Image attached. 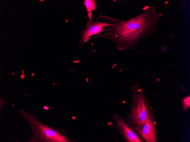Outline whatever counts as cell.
Masks as SVG:
<instances>
[{
  "instance_id": "obj_3",
  "label": "cell",
  "mask_w": 190,
  "mask_h": 142,
  "mask_svg": "<svg viewBox=\"0 0 190 142\" xmlns=\"http://www.w3.org/2000/svg\"><path fill=\"white\" fill-rule=\"evenodd\" d=\"M18 111L31 127L32 136L28 142H69L66 136L58 130L50 128L39 121L34 113H28L20 109Z\"/></svg>"
},
{
  "instance_id": "obj_8",
  "label": "cell",
  "mask_w": 190,
  "mask_h": 142,
  "mask_svg": "<svg viewBox=\"0 0 190 142\" xmlns=\"http://www.w3.org/2000/svg\"><path fill=\"white\" fill-rule=\"evenodd\" d=\"M181 105L182 110L181 113H183L190 108V95L183 97L181 99Z\"/></svg>"
},
{
  "instance_id": "obj_9",
  "label": "cell",
  "mask_w": 190,
  "mask_h": 142,
  "mask_svg": "<svg viewBox=\"0 0 190 142\" xmlns=\"http://www.w3.org/2000/svg\"><path fill=\"white\" fill-rule=\"evenodd\" d=\"M44 108L45 110H48L49 109V108H48L46 106H44Z\"/></svg>"
},
{
  "instance_id": "obj_1",
  "label": "cell",
  "mask_w": 190,
  "mask_h": 142,
  "mask_svg": "<svg viewBox=\"0 0 190 142\" xmlns=\"http://www.w3.org/2000/svg\"><path fill=\"white\" fill-rule=\"evenodd\" d=\"M160 14L154 7L137 16L126 20L115 19L113 24L103 28L102 32L93 38H102L112 41L119 50H132L134 45L154 31Z\"/></svg>"
},
{
  "instance_id": "obj_2",
  "label": "cell",
  "mask_w": 190,
  "mask_h": 142,
  "mask_svg": "<svg viewBox=\"0 0 190 142\" xmlns=\"http://www.w3.org/2000/svg\"><path fill=\"white\" fill-rule=\"evenodd\" d=\"M129 87L131 92L132 99L129 112L125 119L135 131L141 129L144 124L151 106L145 90L137 80L134 85Z\"/></svg>"
},
{
  "instance_id": "obj_4",
  "label": "cell",
  "mask_w": 190,
  "mask_h": 142,
  "mask_svg": "<svg viewBox=\"0 0 190 142\" xmlns=\"http://www.w3.org/2000/svg\"><path fill=\"white\" fill-rule=\"evenodd\" d=\"M135 131L144 142H158L157 135L158 130L155 116V111L152 107L147 118L142 128Z\"/></svg>"
},
{
  "instance_id": "obj_7",
  "label": "cell",
  "mask_w": 190,
  "mask_h": 142,
  "mask_svg": "<svg viewBox=\"0 0 190 142\" xmlns=\"http://www.w3.org/2000/svg\"><path fill=\"white\" fill-rule=\"evenodd\" d=\"M96 1L95 0H84L83 4L85 5L87 12L88 19L92 17V12L93 10H96Z\"/></svg>"
},
{
  "instance_id": "obj_5",
  "label": "cell",
  "mask_w": 190,
  "mask_h": 142,
  "mask_svg": "<svg viewBox=\"0 0 190 142\" xmlns=\"http://www.w3.org/2000/svg\"><path fill=\"white\" fill-rule=\"evenodd\" d=\"M112 118L121 137L125 142H144L129 125L125 118L117 113L113 115Z\"/></svg>"
},
{
  "instance_id": "obj_6",
  "label": "cell",
  "mask_w": 190,
  "mask_h": 142,
  "mask_svg": "<svg viewBox=\"0 0 190 142\" xmlns=\"http://www.w3.org/2000/svg\"><path fill=\"white\" fill-rule=\"evenodd\" d=\"M98 18L95 21H93V17L89 19L86 24V27L82 33L81 39V44L87 42L90 37L94 35L101 34L103 31V28L112 25L113 23H109L107 22V18L105 22L98 21Z\"/></svg>"
}]
</instances>
